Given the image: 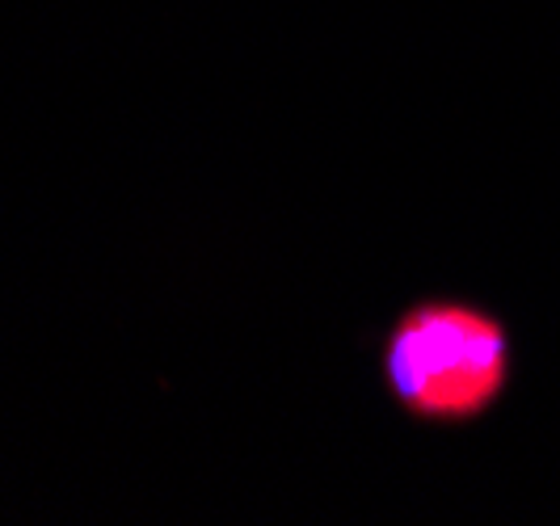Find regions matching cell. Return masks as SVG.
<instances>
[{"label": "cell", "instance_id": "cell-1", "mask_svg": "<svg viewBox=\"0 0 560 526\" xmlns=\"http://www.w3.org/2000/svg\"><path fill=\"white\" fill-rule=\"evenodd\" d=\"M510 329L493 312L455 300L409 307L384 346V375L396 405L439 425L489 413L510 388Z\"/></svg>", "mask_w": 560, "mask_h": 526}]
</instances>
